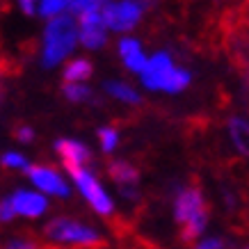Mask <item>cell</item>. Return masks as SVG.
<instances>
[{"instance_id":"1","label":"cell","mask_w":249,"mask_h":249,"mask_svg":"<svg viewBox=\"0 0 249 249\" xmlns=\"http://www.w3.org/2000/svg\"><path fill=\"white\" fill-rule=\"evenodd\" d=\"M76 41H78V28H76L73 16H69V14L53 16L44 30V55H41V64L46 69L55 67L57 62H62L73 51Z\"/></svg>"},{"instance_id":"2","label":"cell","mask_w":249,"mask_h":249,"mask_svg":"<svg viewBox=\"0 0 249 249\" xmlns=\"http://www.w3.org/2000/svg\"><path fill=\"white\" fill-rule=\"evenodd\" d=\"M46 240L60 242V245H76V247H91V249H110L107 240L103 235L94 231L87 224H80L73 217H55L41 231Z\"/></svg>"},{"instance_id":"3","label":"cell","mask_w":249,"mask_h":249,"mask_svg":"<svg viewBox=\"0 0 249 249\" xmlns=\"http://www.w3.org/2000/svg\"><path fill=\"white\" fill-rule=\"evenodd\" d=\"M71 176H73V181L76 185L80 188V192L85 195V199L89 201V206L98 215H103V217H110L114 213V204L112 199L106 195V190L101 188V183L89 169H83V167H73V169H67Z\"/></svg>"},{"instance_id":"4","label":"cell","mask_w":249,"mask_h":249,"mask_svg":"<svg viewBox=\"0 0 249 249\" xmlns=\"http://www.w3.org/2000/svg\"><path fill=\"white\" fill-rule=\"evenodd\" d=\"M208 204L204 196V190H201V183L196 176L190 178V183L185 188H181L176 192V199H174V219H176V224L181 227L185 224L195 213H199L204 206Z\"/></svg>"},{"instance_id":"5","label":"cell","mask_w":249,"mask_h":249,"mask_svg":"<svg viewBox=\"0 0 249 249\" xmlns=\"http://www.w3.org/2000/svg\"><path fill=\"white\" fill-rule=\"evenodd\" d=\"M103 14V23L106 28L114 32H126V30H133L140 18H142V9L137 7L135 2L130 0H121V2H107L106 7L101 9Z\"/></svg>"},{"instance_id":"6","label":"cell","mask_w":249,"mask_h":249,"mask_svg":"<svg viewBox=\"0 0 249 249\" xmlns=\"http://www.w3.org/2000/svg\"><path fill=\"white\" fill-rule=\"evenodd\" d=\"M78 39L85 48H91V51H98L107 44L106 23H103L101 9H91V12L78 16Z\"/></svg>"},{"instance_id":"7","label":"cell","mask_w":249,"mask_h":249,"mask_svg":"<svg viewBox=\"0 0 249 249\" xmlns=\"http://www.w3.org/2000/svg\"><path fill=\"white\" fill-rule=\"evenodd\" d=\"M25 174L39 190H44L46 195L69 196V185L64 183V178L53 165H30L25 169Z\"/></svg>"},{"instance_id":"8","label":"cell","mask_w":249,"mask_h":249,"mask_svg":"<svg viewBox=\"0 0 249 249\" xmlns=\"http://www.w3.org/2000/svg\"><path fill=\"white\" fill-rule=\"evenodd\" d=\"M55 153L62 158L67 169H73V167H89L94 156H91V149L85 146L83 142L78 140H57L55 142Z\"/></svg>"},{"instance_id":"9","label":"cell","mask_w":249,"mask_h":249,"mask_svg":"<svg viewBox=\"0 0 249 249\" xmlns=\"http://www.w3.org/2000/svg\"><path fill=\"white\" fill-rule=\"evenodd\" d=\"M9 201L14 206L16 215H25V217H39V215H44L46 208H48V201H46L44 196L37 195V192H28V190L14 192V196H12Z\"/></svg>"},{"instance_id":"10","label":"cell","mask_w":249,"mask_h":249,"mask_svg":"<svg viewBox=\"0 0 249 249\" xmlns=\"http://www.w3.org/2000/svg\"><path fill=\"white\" fill-rule=\"evenodd\" d=\"M211 211H213V204L208 201V204H206L199 213H195L185 224H181V231H178V240H181V245H185V247H195L196 238L204 233L206 224H208V219H211Z\"/></svg>"},{"instance_id":"11","label":"cell","mask_w":249,"mask_h":249,"mask_svg":"<svg viewBox=\"0 0 249 249\" xmlns=\"http://www.w3.org/2000/svg\"><path fill=\"white\" fill-rule=\"evenodd\" d=\"M106 174L117 185H140V167L128 162V160H106Z\"/></svg>"},{"instance_id":"12","label":"cell","mask_w":249,"mask_h":249,"mask_svg":"<svg viewBox=\"0 0 249 249\" xmlns=\"http://www.w3.org/2000/svg\"><path fill=\"white\" fill-rule=\"evenodd\" d=\"M172 67V55L169 53H156L151 60H146L144 69L140 71L142 73V83L149 87V89H160V78L165 73V69Z\"/></svg>"},{"instance_id":"13","label":"cell","mask_w":249,"mask_h":249,"mask_svg":"<svg viewBox=\"0 0 249 249\" xmlns=\"http://www.w3.org/2000/svg\"><path fill=\"white\" fill-rule=\"evenodd\" d=\"M119 55L121 60H124V64H126V69L128 71H142L144 64H146V57H144L142 48H140V41H135V39H121L119 41Z\"/></svg>"},{"instance_id":"14","label":"cell","mask_w":249,"mask_h":249,"mask_svg":"<svg viewBox=\"0 0 249 249\" xmlns=\"http://www.w3.org/2000/svg\"><path fill=\"white\" fill-rule=\"evenodd\" d=\"M91 73H94V64H91L87 57H78V60H71L62 71V83H85L89 80Z\"/></svg>"},{"instance_id":"15","label":"cell","mask_w":249,"mask_h":249,"mask_svg":"<svg viewBox=\"0 0 249 249\" xmlns=\"http://www.w3.org/2000/svg\"><path fill=\"white\" fill-rule=\"evenodd\" d=\"M229 133L231 142L242 156H249V119L245 117H231L229 119Z\"/></svg>"},{"instance_id":"16","label":"cell","mask_w":249,"mask_h":249,"mask_svg":"<svg viewBox=\"0 0 249 249\" xmlns=\"http://www.w3.org/2000/svg\"><path fill=\"white\" fill-rule=\"evenodd\" d=\"M190 85V73L185 69H178V67H169L165 69V73L160 78V89L169 91V94H176V91H183L185 87Z\"/></svg>"},{"instance_id":"17","label":"cell","mask_w":249,"mask_h":249,"mask_svg":"<svg viewBox=\"0 0 249 249\" xmlns=\"http://www.w3.org/2000/svg\"><path fill=\"white\" fill-rule=\"evenodd\" d=\"M103 87H106V91L110 94V96L119 98V101L128 103V106H140V103H142V96H140V94H137L128 83H121V80H107Z\"/></svg>"},{"instance_id":"18","label":"cell","mask_w":249,"mask_h":249,"mask_svg":"<svg viewBox=\"0 0 249 249\" xmlns=\"http://www.w3.org/2000/svg\"><path fill=\"white\" fill-rule=\"evenodd\" d=\"M62 94H64L71 103H85V101L94 98V94H91L89 87L78 85V83H62Z\"/></svg>"},{"instance_id":"19","label":"cell","mask_w":249,"mask_h":249,"mask_svg":"<svg viewBox=\"0 0 249 249\" xmlns=\"http://www.w3.org/2000/svg\"><path fill=\"white\" fill-rule=\"evenodd\" d=\"M96 135L101 140L103 153H112L117 149V144H119V130H117V126H103V128L96 130Z\"/></svg>"},{"instance_id":"20","label":"cell","mask_w":249,"mask_h":249,"mask_svg":"<svg viewBox=\"0 0 249 249\" xmlns=\"http://www.w3.org/2000/svg\"><path fill=\"white\" fill-rule=\"evenodd\" d=\"M67 7H69V0H41L39 14L53 18V16H60V12L62 9H67Z\"/></svg>"},{"instance_id":"21","label":"cell","mask_w":249,"mask_h":249,"mask_svg":"<svg viewBox=\"0 0 249 249\" xmlns=\"http://www.w3.org/2000/svg\"><path fill=\"white\" fill-rule=\"evenodd\" d=\"M0 165L5 169H28V158L21 156V153H14V151H7L2 158H0Z\"/></svg>"},{"instance_id":"22","label":"cell","mask_w":249,"mask_h":249,"mask_svg":"<svg viewBox=\"0 0 249 249\" xmlns=\"http://www.w3.org/2000/svg\"><path fill=\"white\" fill-rule=\"evenodd\" d=\"M12 135H14V140H18V142H32L35 140V130L28 126V124H14L12 126Z\"/></svg>"},{"instance_id":"23","label":"cell","mask_w":249,"mask_h":249,"mask_svg":"<svg viewBox=\"0 0 249 249\" xmlns=\"http://www.w3.org/2000/svg\"><path fill=\"white\" fill-rule=\"evenodd\" d=\"M14 217H16V213H14L12 201L9 199H0V224H9Z\"/></svg>"},{"instance_id":"24","label":"cell","mask_w":249,"mask_h":249,"mask_svg":"<svg viewBox=\"0 0 249 249\" xmlns=\"http://www.w3.org/2000/svg\"><path fill=\"white\" fill-rule=\"evenodd\" d=\"M192 249H224V240L222 238H208V240L195 245Z\"/></svg>"},{"instance_id":"25","label":"cell","mask_w":249,"mask_h":249,"mask_svg":"<svg viewBox=\"0 0 249 249\" xmlns=\"http://www.w3.org/2000/svg\"><path fill=\"white\" fill-rule=\"evenodd\" d=\"M35 2H37V0H18V5H21L23 14H28V16L35 14Z\"/></svg>"},{"instance_id":"26","label":"cell","mask_w":249,"mask_h":249,"mask_svg":"<svg viewBox=\"0 0 249 249\" xmlns=\"http://www.w3.org/2000/svg\"><path fill=\"white\" fill-rule=\"evenodd\" d=\"M130 2H135L140 9H146V7H153V5H156L158 0H130Z\"/></svg>"},{"instance_id":"27","label":"cell","mask_w":249,"mask_h":249,"mask_svg":"<svg viewBox=\"0 0 249 249\" xmlns=\"http://www.w3.org/2000/svg\"><path fill=\"white\" fill-rule=\"evenodd\" d=\"M2 98H5V85H2V76H0V103H2Z\"/></svg>"}]
</instances>
